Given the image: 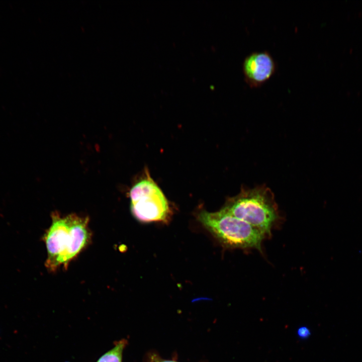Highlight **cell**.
Masks as SVG:
<instances>
[{"instance_id": "obj_1", "label": "cell", "mask_w": 362, "mask_h": 362, "mask_svg": "<svg viewBox=\"0 0 362 362\" xmlns=\"http://www.w3.org/2000/svg\"><path fill=\"white\" fill-rule=\"evenodd\" d=\"M51 226L43 238L47 251L45 265L49 270L67 266L88 243L90 233L88 218L71 214L65 217L57 213L52 216Z\"/></svg>"}, {"instance_id": "obj_2", "label": "cell", "mask_w": 362, "mask_h": 362, "mask_svg": "<svg viewBox=\"0 0 362 362\" xmlns=\"http://www.w3.org/2000/svg\"><path fill=\"white\" fill-rule=\"evenodd\" d=\"M236 218L256 228L269 237L281 218L273 193L265 185L242 188L228 198L222 208Z\"/></svg>"}, {"instance_id": "obj_3", "label": "cell", "mask_w": 362, "mask_h": 362, "mask_svg": "<svg viewBox=\"0 0 362 362\" xmlns=\"http://www.w3.org/2000/svg\"><path fill=\"white\" fill-rule=\"evenodd\" d=\"M198 219L225 247L254 248L262 252V242L266 235L223 209L215 212L203 210L198 214Z\"/></svg>"}, {"instance_id": "obj_4", "label": "cell", "mask_w": 362, "mask_h": 362, "mask_svg": "<svg viewBox=\"0 0 362 362\" xmlns=\"http://www.w3.org/2000/svg\"><path fill=\"white\" fill-rule=\"evenodd\" d=\"M133 216L144 223L165 222L169 217V203L163 193L148 173L129 192Z\"/></svg>"}, {"instance_id": "obj_5", "label": "cell", "mask_w": 362, "mask_h": 362, "mask_svg": "<svg viewBox=\"0 0 362 362\" xmlns=\"http://www.w3.org/2000/svg\"><path fill=\"white\" fill-rule=\"evenodd\" d=\"M276 64L267 51L252 52L247 56L242 64L245 82L250 87L261 86L274 74Z\"/></svg>"}, {"instance_id": "obj_6", "label": "cell", "mask_w": 362, "mask_h": 362, "mask_svg": "<svg viewBox=\"0 0 362 362\" xmlns=\"http://www.w3.org/2000/svg\"><path fill=\"white\" fill-rule=\"evenodd\" d=\"M127 341L123 339L117 341L115 346L103 355L97 362H122V353Z\"/></svg>"}, {"instance_id": "obj_7", "label": "cell", "mask_w": 362, "mask_h": 362, "mask_svg": "<svg viewBox=\"0 0 362 362\" xmlns=\"http://www.w3.org/2000/svg\"><path fill=\"white\" fill-rule=\"evenodd\" d=\"M297 334L299 338L305 339L310 336L311 332L307 326H302L297 329Z\"/></svg>"}, {"instance_id": "obj_8", "label": "cell", "mask_w": 362, "mask_h": 362, "mask_svg": "<svg viewBox=\"0 0 362 362\" xmlns=\"http://www.w3.org/2000/svg\"><path fill=\"white\" fill-rule=\"evenodd\" d=\"M148 362H177L172 360H166L161 358L158 354L152 353L149 354Z\"/></svg>"}]
</instances>
